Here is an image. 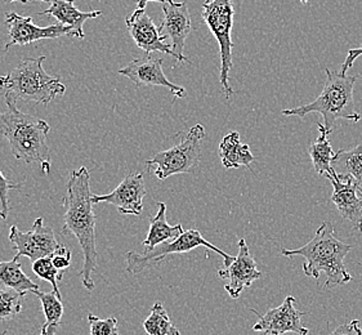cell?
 I'll return each mask as SVG.
<instances>
[{
  "mask_svg": "<svg viewBox=\"0 0 362 335\" xmlns=\"http://www.w3.org/2000/svg\"><path fill=\"white\" fill-rule=\"evenodd\" d=\"M144 329L148 335H181L169 319L167 310L161 302L153 305L148 317L144 322Z\"/></svg>",
  "mask_w": 362,
  "mask_h": 335,
  "instance_id": "25",
  "label": "cell"
},
{
  "mask_svg": "<svg viewBox=\"0 0 362 335\" xmlns=\"http://www.w3.org/2000/svg\"><path fill=\"white\" fill-rule=\"evenodd\" d=\"M203 20L219 45L221 74L219 81L227 98L233 95L228 83V74L232 69V26H233V6L231 0H205L203 3Z\"/></svg>",
  "mask_w": 362,
  "mask_h": 335,
  "instance_id": "8",
  "label": "cell"
},
{
  "mask_svg": "<svg viewBox=\"0 0 362 335\" xmlns=\"http://www.w3.org/2000/svg\"><path fill=\"white\" fill-rule=\"evenodd\" d=\"M218 276L227 280L225 290L232 299L239 298L244 289L261 278L262 272L257 269V263L250 254L247 241L244 239L239 241V254L227 269L218 271Z\"/></svg>",
  "mask_w": 362,
  "mask_h": 335,
  "instance_id": "16",
  "label": "cell"
},
{
  "mask_svg": "<svg viewBox=\"0 0 362 335\" xmlns=\"http://www.w3.org/2000/svg\"><path fill=\"white\" fill-rule=\"evenodd\" d=\"M150 1H156V3H161V4H167V3H173V0H136L137 3L138 9H146L147 3Z\"/></svg>",
  "mask_w": 362,
  "mask_h": 335,
  "instance_id": "33",
  "label": "cell"
},
{
  "mask_svg": "<svg viewBox=\"0 0 362 335\" xmlns=\"http://www.w3.org/2000/svg\"><path fill=\"white\" fill-rule=\"evenodd\" d=\"M325 177L333 186L332 201L341 218L349 221L355 231L362 233V195L355 180L351 175H338L335 170Z\"/></svg>",
  "mask_w": 362,
  "mask_h": 335,
  "instance_id": "14",
  "label": "cell"
},
{
  "mask_svg": "<svg viewBox=\"0 0 362 335\" xmlns=\"http://www.w3.org/2000/svg\"><path fill=\"white\" fill-rule=\"evenodd\" d=\"M125 25L133 42L145 52L146 56H150L153 52H161L182 62L181 57L172 49V45L165 43V39L160 34L159 26L146 13V9H136L125 18Z\"/></svg>",
  "mask_w": 362,
  "mask_h": 335,
  "instance_id": "15",
  "label": "cell"
},
{
  "mask_svg": "<svg viewBox=\"0 0 362 335\" xmlns=\"http://www.w3.org/2000/svg\"><path fill=\"white\" fill-rule=\"evenodd\" d=\"M6 112H0V136L7 139L11 153L17 160L26 164L37 163L44 175L51 170V151L47 143L49 124L37 117L17 109V101L4 95Z\"/></svg>",
  "mask_w": 362,
  "mask_h": 335,
  "instance_id": "2",
  "label": "cell"
},
{
  "mask_svg": "<svg viewBox=\"0 0 362 335\" xmlns=\"http://www.w3.org/2000/svg\"><path fill=\"white\" fill-rule=\"evenodd\" d=\"M297 299L293 295H288L283 305L277 308H272L266 314H258L255 310L252 312L258 315L259 320L253 327L254 331H259L266 335H284L285 333H296L298 335H307L308 329L302 325V316L305 312L298 311L296 308Z\"/></svg>",
  "mask_w": 362,
  "mask_h": 335,
  "instance_id": "11",
  "label": "cell"
},
{
  "mask_svg": "<svg viewBox=\"0 0 362 335\" xmlns=\"http://www.w3.org/2000/svg\"><path fill=\"white\" fill-rule=\"evenodd\" d=\"M90 189V173L87 168L73 170L66 186V195L62 199L64 227L65 236H74L84 255L81 269V281L88 292L95 288L93 272L98 266V253L95 248V214L93 211Z\"/></svg>",
  "mask_w": 362,
  "mask_h": 335,
  "instance_id": "1",
  "label": "cell"
},
{
  "mask_svg": "<svg viewBox=\"0 0 362 335\" xmlns=\"http://www.w3.org/2000/svg\"><path fill=\"white\" fill-rule=\"evenodd\" d=\"M199 247H205V248L210 249L221 255L223 258L226 267H228L236 258V257L227 254L223 250L217 248L216 245H213L211 242L204 237L200 231L189 230V231H185L174 240L165 241L153 249H145V253H142V254H139L137 252H128L125 254V262H127L125 270L133 275H138L153 264H158L161 261H164V258L168 255L187 253Z\"/></svg>",
  "mask_w": 362,
  "mask_h": 335,
  "instance_id": "7",
  "label": "cell"
},
{
  "mask_svg": "<svg viewBox=\"0 0 362 335\" xmlns=\"http://www.w3.org/2000/svg\"><path fill=\"white\" fill-rule=\"evenodd\" d=\"M23 294L9 288H0V320H13L22 311Z\"/></svg>",
  "mask_w": 362,
  "mask_h": 335,
  "instance_id": "26",
  "label": "cell"
},
{
  "mask_svg": "<svg viewBox=\"0 0 362 335\" xmlns=\"http://www.w3.org/2000/svg\"><path fill=\"white\" fill-rule=\"evenodd\" d=\"M6 334H7V331H4V333H1V334H0V335H6Z\"/></svg>",
  "mask_w": 362,
  "mask_h": 335,
  "instance_id": "36",
  "label": "cell"
},
{
  "mask_svg": "<svg viewBox=\"0 0 362 335\" xmlns=\"http://www.w3.org/2000/svg\"><path fill=\"white\" fill-rule=\"evenodd\" d=\"M330 335H362V328L360 321L354 320L348 324H343L334 330Z\"/></svg>",
  "mask_w": 362,
  "mask_h": 335,
  "instance_id": "30",
  "label": "cell"
},
{
  "mask_svg": "<svg viewBox=\"0 0 362 335\" xmlns=\"http://www.w3.org/2000/svg\"><path fill=\"white\" fill-rule=\"evenodd\" d=\"M21 187L22 183L11 181L0 170V218L3 221H7L9 214V192L12 189H20Z\"/></svg>",
  "mask_w": 362,
  "mask_h": 335,
  "instance_id": "29",
  "label": "cell"
},
{
  "mask_svg": "<svg viewBox=\"0 0 362 335\" xmlns=\"http://www.w3.org/2000/svg\"><path fill=\"white\" fill-rule=\"evenodd\" d=\"M43 306L45 322L40 329V335H56L58 329L61 327V319L64 315V305L61 298L56 293L37 292L34 293Z\"/></svg>",
  "mask_w": 362,
  "mask_h": 335,
  "instance_id": "23",
  "label": "cell"
},
{
  "mask_svg": "<svg viewBox=\"0 0 362 335\" xmlns=\"http://www.w3.org/2000/svg\"><path fill=\"white\" fill-rule=\"evenodd\" d=\"M89 333L90 335H119L117 320L115 317L100 319L93 314L88 315Z\"/></svg>",
  "mask_w": 362,
  "mask_h": 335,
  "instance_id": "28",
  "label": "cell"
},
{
  "mask_svg": "<svg viewBox=\"0 0 362 335\" xmlns=\"http://www.w3.org/2000/svg\"><path fill=\"white\" fill-rule=\"evenodd\" d=\"M300 1H302L303 4H307V3H308V0H300Z\"/></svg>",
  "mask_w": 362,
  "mask_h": 335,
  "instance_id": "35",
  "label": "cell"
},
{
  "mask_svg": "<svg viewBox=\"0 0 362 335\" xmlns=\"http://www.w3.org/2000/svg\"><path fill=\"white\" fill-rule=\"evenodd\" d=\"M45 56L37 59H22L7 75L0 76V90L16 101L49 103L57 95H65V84L59 76H52L44 70Z\"/></svg>",
  "mask_w": 362,
  "mask_h": 335,
  "instance_id": "5",
  "label": "cell"
},
{
  "mask_svg": "<svg viewBox=\"0 0 362 335\" xmlns=\"http://www.w3.org/2000/svg\"><path fill=\"white\" fill-rule=\"evenodd\" d=\"M333 169L338 175H351L357 183L358 189H362V145L349 151H337Z\"/></svg>",
  "mask_w": 362,
  "mask_h": 335,
  "instance_id": "24",
  "label": "cell"
},
{
  "mask_svg": "<svg viewBox=\"0 0 362 335\" xmlns=\"http://www.w3.org/2000/svg\"><path fill=\"white\" fill-rule=\"evenodd\" d=\"M6 26L9 35V42L4 47L6 52L15 45L25 47L45 39H58L64 35L74 37L73 30L61 23L42 28L34 23L33 17H22L16 12L6 13Z\"/></svg>",
  "mask_w": 362,
  "mask_h": 335,
  "instance_id": "10",
  "label": "cell"
},
{
  "mask_svg": "<svg viewBox=\"0 0 362 335\" xmlns=\"http://www.w3.org/2000/svg\"><path fill=\"white\" fill-rule=\"evenodd\" d=\"M361 79H362V75H361Z\"/></svg>",
  "mask_w": 362,
  "mask_h": 335,
  "instance_id": "39",
  "label": "cell"
},
{
  "mask_svg": "<svg viewBox=\"0 0 362 335\" xmlns=\"http://www.w3.org/2000/svg\"><path fill=\"white\" fill-rule=\"evenodd\" d=\"M0 284L21 293L23 295H26L28 292L35 293L39 290L37 284L23 272L21 263L18 262V258L16 257L7 262L0 261Z\"/></svg>",
  "mask_w": 362,
  "mask_h": 335,
  "instance_id": "22",
  "label": "cell"
},
{
  "mask_svg": "<svg viewBox=\"0 0 362 335\" xmlns=\"http://www.w3.org/2000/svg\"><path fill=\"white\" fill-rule=\"evenodd\" d=\"M360 192H361V195H362V189H360Z\"/></svg>",
  "mask_w": 362,
  "mask_h": 335,
  "instance_id": "37",
  "label": "cell"
},
{
  "mask_svg": "<svg viewBox=\"0 0 362 335\" xmlns=\"http://www.w3.org/2000/svg\"><path fill=\"white\" fill-rule=\"evenodd\" d=\"M7 1H21V3H23V4H29V3H34V1H43V3H48V4H52L54 0H7Z\"/></svg>",
  "mask_w": 362,
  "mask_h": 335,
  "instance_id": "34",
  "label": "cell"
},
{
  "mask_svg": "<svg viewBox=\"0 0 362 335\" xmlns=\"http://www.w3.org/2000/svg\"><path fill=\"white\" fill-rule=\"evenodd\" d=\"M204 139L205 129L203 125H194L180 143L169 150L156 153L153 159L146 161V167L160 181L167 180L170 175L189 173L200 161Z\"/></svg>",
  "mask_w": 362,
  "mask_h": 335,
  "instance_id": "6",
  "label": "cell"
},
{
  "mask_svg": "<svg viewBox=\"0 0 362 335\" xmlns=\"http://www.w3.org/2000/svg\"><path fill=\"white\" fill-rule=\"evenodd\" d=\"M325 87L313 102L296 109L284 110L283 114L285 117H305L312 112H319L324 117L326 131L332 133L335 120L346 119L357 123L361 115L356 111L354 105L355 76L329 69H325Z\"/></svg>",
  "mask_w": 362,
  "mask_h": 335,
  "instance_id": "4",
  "label": "cell"
},
{
  "mask_svg": "<svg viewBox=\"0 0 362 335\" xmlns=\"http://www.w3.org/2000/svg\"><path fill=\"white\" fill-rule=\"evenodd\" d=\"M9 241L16 250V258L28 257L33 263L40 258L53 257L67 250L65 245L57 240L51 227L44 225L43 217L35 219L33 230L28 233H23L16 226L11 227Z\"/></svg>",
  "mask_w": 362,
  "mask_h": 335,
  "instance_id": "9",
  "label": "cell"
},
{
  "mask_svg": "<svg viewBox=\"0 0 362 335\" xmlns=\"http://www.w3.org/2000/svg\"><path fill=\"white\" fill-rule=\"evenodd\" d=\"M362 56V45L358 48H354V49H349L348 51L347 59L343 62L341 65V73L347 74L348 70L352 67V65L355 64L356 59Z\"/></svg>",
  "mask_w": 362,
  "mask_h": 335,
  "instance_id": "32",
  "label": "cell"
},
{
  "mask_svg": "<svg viewBox=\"0 0 362 335\" xmlns=\"http://www.w3.org/2000/svg\"><path fill=\"white\" fill-rule=\"evenodd\" d=\"M39 16H51L57 20L58 23L73 30L74 37L84 39L86 34L83 26L88 20H93L102 15V11L81 12L76 6L75 0H54L49 8L37 13Z\"/></svg>",
  "mask_w": 362,
  "mask_h": 335,
  "instance_id": "18",
  "label": "cell"
},
{
  "mask_svg": "<svg viewBox=\"0 0 362 335\" xmlns=\"http://www.w3.org/2000/svg\"><path fill=\"white\" fill-rule=\"evenodd\" d=\"M219 158L226 169H239L241 167L250 168L254 161V155L250 147L241 143L238 131H231L219 143Z\"/></svg>",
  "mask_w": 362,
  "mask_h": 335,
  "instance_id": "19",
  "label": "cell"
},
{
  "mask_svg": "<svg viewBox=\"0 0 362 335\" xmlns=\"http://www.w3.org/2000/svg\"><path fill=\"white\" fill-rule=\"evenodd\" d=\"M185 233L182 225L170 226L167 221V204L158 203V213L150 219V230L144 241L145 249H153L165 241L174 240Z\"/></svg>",
  "mask_w": 362,
  "mask_h": 335,
  "instance_id": "20",
  "label": "cell"
},
{
  "mask_svg": "<svg viewBox=\"0 0 362 335\" xmlns=\"http://www.w3.org/2000/svg\"><path fill=\"white\" fill-rule=\"evenodd\" d=\"M354 249V245L346 244L335 236L334 227L324 222L315 233L313 239L302 248L281 249L285 257L300 255L305 259L303 272L305 276L319 278L325 274L324 289H333L338 285H344L352 280V275L344 266V258Z\"/></svg>",
  "mask_w": 362,
  "mask_h": 335,
  "instance_id": "3",
  "label": "cell"
},
{
  "mask_svg": "<svg viewBox=\"0 0 362 335\" xmlns=\"http://www.w3.org/2000/svg\"><path fill=\"white\" fill-rule=\"evenodd\" d=\"M52 262H53L54 267H56L57 270H66V269L70 266V262H71V253H70V250L67 249L64 253L53 255V257H52Z\"/></svg>",
  "mask_w": 362,
  "mask_h": 335,
  "instance_id": "31",
  "label": "cell"
},
{
  "mask_svg": "<svg viewBox=\"0 0 362 335\" xmlns=\"http://www.w3.org/2000/svg\"><path fill=\"white\" fill-rule=\"evenodd\" d=\"M33 271L35 274V276L48 281L52 285L53 292L57 294L61 298V292H59V281H62L64 278V271H59L54 267V264L52 262V257H45L40 258L35 262L33 263Z\"/></svg>",
  "mask_w": 362,
  "mask_h": 335,
  "instance_id": "27",
  "label": "cell"
},
{
  "mask_svg": "<svg viewBox=\"0 0 362 335\" xmlns=\"http://www.w3.org/2000/svg\"><path fill=\"white\" fill-rule=\"evenodd\" d=\"M360 264H361V266H362V263H360Z\"/></svg>",
  "mask_w": 362,
  "mask_h": 335,
  "instance_id": "38",
  "label": "cell"
},
{
  "mask_svg": "<svg viewBox=\"0 0 362 335\" xmlns=\"http://www.w3.org/2000/svg\"><path fill=\"white\" fill-rule=\"evenodd\" d=\"M117 73L128 78L137 88H167L177 98L186 97L185 88L174 84L165 76L163 71V59H153L151 56H146L144 59H133Z\"/></svg>",
  "mask_w": 362,
  "mask_h": 335,
  "instance_id": "13",
  "label": "cell"
},
{
  "mask_svg": "<svg viewBox=\"0 0 362 335\" xmlns=\"http://www.w3.org/2000/svg\"><path fill=\"white\" fill-rule=\"evenodd\" d=\"M163 9V21L159 25V31L161 37L164 39L169 37L172 40V49H173L180 57L182 62L191 64L189 59L185 57L183 49L186 39L191 33L192 25H191V16H189V7L185 1L182 3H167L161 4Z\"/></svg>",
  "mask_w": 362,
  "mask_h": 335,
  "instance_id": "17",
  "label": "cell"
},
{
  "mask_svg": "<svg viewBox=\"0 0 362 335\" xmlns=\"http://www.w3.org/2000/svg\"><path fill=\"white\" fill-rule=\"evenodd\" d=\"M320 136L315 142H312L311 146L308 148V153L311 156L312 164L315 170L320 175H332L334 172L333 161L335 159V151L329 142V131H326L325 127L321 123H317Z\"/></svg>",
  "mask_w": 362,
  "mask_h": 335,
  "instance_id": "21",
  "label": "cell"
},
{
  "mask_svg": "<svg viewBox=\"0 0 362 335\" xmlns=\"http://www.w3.org/2000/svg\"><path fill=\"white\" fill-rule=\"evenodd\" d=\"M144 173H129L112 192L106 195H93V204L106 203L115 206L122 214L141 216L146 196Z\"/></svg>",
  "mask_w": 362,
  "mask_h": 335,
  "instance_id": "12",
  "label": "cell"
}]
</instances>
